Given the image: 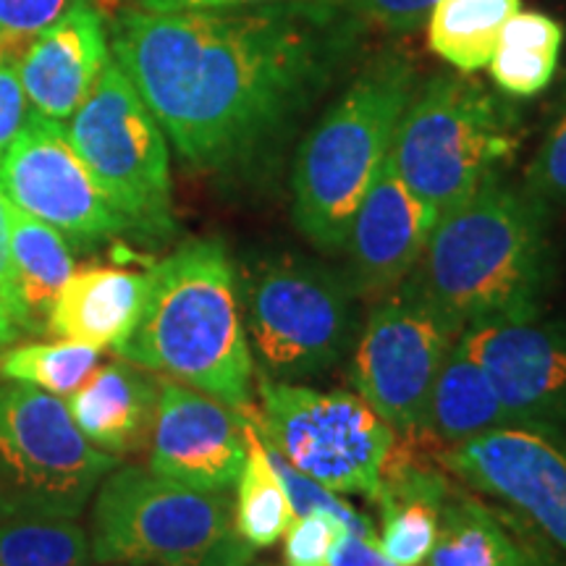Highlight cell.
<instances>
[{
    "label": "cell",
    "mask_w": 566,
    "mask_h": 566,
    "mask_svg": "<svg viewBox=\"0 0 566 566\" xmlns=\"http://www.w3.org/2000/svg\"><path fill=\"white\" fill-rule=\"evenodd\" d=\"M457 338L405 281L367 313L352 354L354 391L409 441H424L430 394Z\"/></svg>",
    "instance_id": "cell-11"
},
{
    "label": "cell",
    "mask_w": 566,
    "mask_h": 566,
    "mask_svg": "<svg viewBox=\"0 0 566 566\" xmlns=\"http://www.w3.org/2000/svg\"><path fill=\"white\" fill-rule=\"evenodd\" d=\"M111 55L103 11L82 0L59 21L24 42L19 74L32 111L66 124L87 101Z\"/></svg>",
    "instance_id": "cell-17"
},
{
    "label": "cell",
    "mask_w": 566,
    "mask_h": 566,
    "mask_svg": "<svg viewBox=\"0 0 566 566\" xmlns=\"http://www.w3.org/2000/svg\"><path fill=\"white\" fill-rule=\"evenodd\" d=\"M76 3L82 0H0V45H24ZM90 3L101 9V0H90Z\"/></svg>",
    "instance_id": "cell-30"
},
{
    "label": "cell",
    "mask_w": 566,
    "mask_h": 566,
    "mask_svg": "<svg viewBox=\"0 0 566 566\" xmlns=\"http://www.w3.org/2000/svg\"><path fill=\"white\" fill-rule=\"evenodd\" d=\"M328 566H401L380 551L378 543L363 541V537L342 533L334 541L328 554Z\"/></svg>",
    "instance_id": "cell-36"
},
{
    "label": "cell",
    "mask_w": 566,
    "mask_h": 566,
    "mask_svg": "<svg viewBox=\"0 0 566 566\" xmlns=\"http://www.w3.org/2000/svg\"><path fill=\"white\" fill-rule=\"evenodd\" d=\"M260 441H263V438H260ZM263 446L268 451V459H271L275 475H279V480H281L283 491H286V499H289V504H292L294 516L325 514V516H331V520H336L338 525L344 527V533L363 537V541L378 543V533H375L373 522L367 520L365 514H359L352 504L342 501V495H338L336 491H331V488H325L323 483H317V480L304 475V472H300L296 467L289 464L271 443L263 441Z\"/></svg>",
    "instance_id": "cell-28"
},
{
    "label": "cell",
    "mask_w": 566,
    "mask_h": 566,
    "mask_svg": "<svg viewBox=\"0 0 566 566\" xmlns=\"http://www.w3.org/2000/svg\"><path fill=\"white\" fill-rule=\"evenodd\" d=\"M0 302L9 310L11 321L19 331H34L30 313H27L24 300H21L19 275L11 258V223H9V197L0 189Z\"/></svg>",
    "instance_id": "cell-34"
},
{
    "label": "cell",
    "mask_w": 566,
    "mask_h": 566,
    "mask_svg": "<svg viewBox=\"0 0 566 566\" xmlns=\"http://www.w3.org/2000/svg\"><path fill=\"white\" fill-rule=\"evenodd\" d=\"M420 566H535L504 522L475 495L451 488L441 504L436 546Z\"/></svg>",
    "instance_id": "cell-21"
},
{
    "label": "cell",
    "mask_w": 566,
    "mask_h": 566,
    "mask_svg": "<svg viewBox=\"0 0 566 566\" xmlns=\"http://www.w3.org/2000/svg\"><path fill=\"white\" fill-rule=\"evenodd\" d=\"M103 566H122V564H103Z\"/></svg>",
    "instance_id": "cell-39"
},
{
    "label": "cell",
    "mask_w": 566,
    "mask_h": 566,
    "mask_svg": "<svg viewBox=\"0 0 566 566\" xmlns=\"http://www.w3.org/2000/svg\"><path fill=\"white\" fill-rule=\"evenodd\" d=\"M139 11L150 13H229L260 9L281 0H134Z\"/></svg>",
    "instance_id": "cell-35"
},
{
    "label": "cell",
    "mask_w": 566,
    "mask_h": 566,
    "mask_svg": "<svg viewBox=\"0 0 566 566\" xmlns=\"http://www.w3.org/2000/svg\"><path fill=\"white\" fill-rule=\"evenodd\" d=\"M0 189L11 205L51 223L80 247L134 233L74 153L66 124L38 111H30L21 132L0 155Z\"/></svg>",
    "instance_id": "cell-12"
},
{
    "label": "cell",
    "mask_w": 566,
    "mask_h": 566,
    "mask_svg": "<svg viewBox=\"0 0 566 566\" xmlns=\"http://www.w3.org/2000/svg\"><path fill=\"white\" fill-rule=\"evenodd\" d=\"M506 424H514L512 415L495 394L491 378L457 342L430 394L428 438H433L438 446H454Z\"/></svg>",
    "instance_id": "cell-20"
},
{
    "label": "cell",
    "mask_w": 566,
    "mask_h": 566,
    "mask_svg": "<svg viewBox=\"0 0 566 566\" xmlns=\"http://www.w3.org/2000/svg\"><path fill=\"white\" fill-rule=\"evenodd\" d=\"M247 449V420L239 409L179 380H160L147 470L200 491H231Z\"/></svg>",
    "instance_id": "cell-15"
},
{
    "label": "cell",
    "mask_w": 566,
    "mask_h": 566,
    "mask_svg": "<svg viewBox=\"0 0 566 566\" xmlns=\"http://www.w3.org/2000/svg\"><path fill=\"white\" fill-rule=\"evenodd\" d=\"M516 142L520 118L512 105L472 74L457 71L417 84L396 129L391 163L441 218L501 171Z\"/></svg>",
    "instance_id": "cell-6"
},
{
    "label": "cell",
    "mask_w": 566,
    "mask_h": 566,
    "mask_svg": "<svg viewBox=\"0 0 566 566\" xmlns=\"http://www.w3.org/2000/svg\"><path fill=\"white\" fill-rule=\"evenodd\" d=\"M522 0H438L428 17V42L459 74L488 69L506 21Z\"/></svg>",
    "instance_id": "cell-23"
},
{
    "label": "cell",
    "mask_w": 566,
    "mask_h": 566,
    "mask_svg": "<svg viewBox=\"0 0 566 566\" xmlns=\"http://www.w3.org/2000/svg\"><path fill=\"white\" fill-rule=\"evenodd\" d=\"M32 105L19 74V51L0 45V155L21 132Z\"/></svg>",
    "instance_id": "cell-33"
},
{
    "label": "cell",
    "mask_w": 566,
    "mask_h": 566,
    "mask_svg": "<svg viewBox=\"0 0 566 566\" xmlns=\"http://www.w3.org/2000/svg\"><path fill=\"white\" fill-rule=\"evenodd\" d=\"M548 223V208L495 171L438 218L407 283L457 334L541 313L554 279Z\"/></svg>",
    "instance_id": "cell-2"
},
{
    "label": "cell",
    "mask_w": 566,
    "mask_h": 566,
    "mask_svg": "<svg viewBox=\"0 0 566 566\" xmlns=\"http://www.w3.org/2000/svg\"><path fill=\"white\" fill-rule=\"evenodd\" d=\"M417 84V66L405 53L375 55L304 134L292 171V218L315 250H344Z\"/></svg>",
    "instance_id": "cell-4"
},
{
    "label": "cell",
    "mask_w": 566,
    "mask_h": 566,
    "mask_svg": "<svg viewBox=\"0 0 566 566\" xmlns=\"http://www.w3.org/2000/svg\"><path fill=\"white\" fill-rule=\"evenodd\" d=\"M436 462L451 478L501 499L566 551V449L522 424H506L454 446Z\"/></svg>",
    "instance_id": "cell-14"
},
{
    "label": "cell",
    "mask_w": 566,
    "mask_h": 566,
    "mask_svg": "<svg viewBox=\"0 0 566 566\" xmlns=\"http://www.w3.org/2000/svg\"><path fill=\"white\" fill-rule=\"evenodd\" d=\"M436 223V212L401 181L388 155L346 233L344 275L354 296L378 302L396 292L422 260Z\"/></svg>",
    "instance_id": "cell-16"
},
{
    "label": "cell",
    "mask_w": 566,
    "mask_h": 566,
    "mask_svg": "<svg viewBox=\"0 0 566 566\" xmlns=\"http://www.w3.org/2000/svg\"><path fill=\"white\" fill-rule=\"evenodd\" d=\"M150 273L92 265L63 281L48 313V331L61 342L116 352L145 307Z\"/></svg>",
    "instance_id": "cell-18"
},
{
    "label": "cell",
    "mask_w": 566,
    "mask_h": 566,
    "mask_svg": "<svg viewBox=\"0 0 566 566\" xmlns=\"http://www.w3.org/2000/svg\"><path fill=\"white\" fill-rule=\"evenodd\" d=\"M363 30L331 0L229 13L132 9L111 24V55L187 166L237 176L279 158Z\"/></svg>",
    "instance_id": "cell-1"
},
{
    "label": "cell",
    "mask_w": 566,
    "mask_h": 566,
    "mask_svg": "<svg viewBox=\"0 0 566 566\" xmlns=\"http://www.w3.org/2000/svg\"><path fill=\"white\" fill-rule=\"evenodd\" d=\"M344 527L325 514L294 516L283 535V566H328L331 546Z\"/></svg>",
    "instance_id": "cell-31"
},
{
    "label": "cell",
    "mask_w": 566,
    "mask_h": 566,
    "mask_svg": "<svg viewBox=\"0 0 566 566\" xmlns=\"http://www.w3.org/2000/svg\"><path fill=\"white\" fill-rule=\"evenodd\" d=\"M19 334H21L19 325L11 321L9 310H6L3 302H0V352H3L6 346H11L13 342H17Z\"/></svg>",
    "instance_id": "cell-37"
},
{
    "label": "cell",
    "mask_w": 566,
    "mask_h": 566,
    "mask_svg": "<svg viewBox=\"0 0 566 566\" xmlns=\"http://www.w3.org/2000/svg\"><path fill=\"white\" fill-rule=\"evenodd\" d=\"M97 365H101V352L84 344H21L0 354V378L42 388L66 399Z\"/></svg>",
    "instance_id": "cell-27"
},
{
    "label": "cell",
    "mask_w": 566,
    "mask_h": 566,
    "mask_svg": "<svg viewBox=\"0 0 566 566\" xmlns=\"http://www.w3.org/2000/svg\"><path fill=\"white\" fill-rule=\"evenodd\" d=\"M90 537L69 516H11L0 522V566H90Z\"/></svg>",
    "instance_id": "cell-26"
},
{
    "label": "cell",
    "mask_w": 566,
    "mask_h": 566,
    "mask_svg": "<svg viewBox=\"0 0 566 566\" xmlns=\"http://www.w3.org/2000/svg\"><path fill=\"white\" fill-rule=\"evenodd\" d=\"M92 562L122 566H250L231 491H200L142 467H116L95 491Z\"/></svg>",
    "instance_id": "cell-5"
},
{
    "label": "cell",
    "mask_w": 566,
    "mask_h": 566,
    "mask_svg": "<svg viewBox=\"0 0 566 566\" xmlns=\"http://www.w3.org/2000/svg\"><path fill=\"white\" fill-rule=\"evenodd\" d=\"M66 137L134 233L163 239L176 229L168 139L113 59L66 122Z\"/></svg>",
    "instance_id": "cell-8"
},
{
    "label": "cell",
    "mask_w": 566,
    "mask_h": 566,
    "mask_svg": "<svg viewBox=\"0 0 566 566\" xmlns=\"http://www.w3.org/2000/svg\"><path fill=\"white\" fill-rule=\"evenodd\" d=\"M118 457L92 446L66 401L27 384H0V493L13 516L76 520Z\"/></svg>",
    "instance_id": "cell-10"
},
{
    "label": "cell",
    "mask_w": 566,
    "mask_h": 566,
    "mask_svg": "<svg viewBox=\"0 0 566 566\" xmlns=\"http://www.w3.org/2000/svg\"><path fill=\"white\" fill-rule=\"evenodd\" d=\"M522 187L543 208L566 210V90L554 105Z\"/></svg>",
    "instance_id": "cell-29"
},
{
    "label": "cell",
    "mask_w": 566,
    "mask_h": 566,
    "mask_svg": "<svg viewBox=\"0 0 566 566\" xmlns=\"http://www.w3.org/2000/svg\"><path fill=\"white\" fill-rule=\"evenodd\" d=\"M564 30L554 17L541 11H516L491 55V76L509 97H535L554 82Z\"/></svg>",
    "instance_id": "cell-22"
},
{
    "label": "cell",
    "mask_w": 566,
    "mask_h": 566,
    "mask_svg": "<svg viewBox=\"0 0 566 566\" xmlns=\"http://www.w3.org/2000/svg\"><path fill=\"white\" fill-rule=\"evenodd\" d=\"M488 373L514 424L566 449V323L541 313L464 328L457 338Z\"/></svg>",
    "instance_id": "cell-13"
},
{
    "label": "cell",
    "mask_w": 566,
    "mask_h": 566,
    "mask_svg": "<svg viewBox=\"0 0 566 566\" xmlns=\"http://www.w3.org/2000/svg\"><path fill=\"white\" fill-rule=\"evenodd\" d=\"M247 446L250 449H247L244 470L237 483L233 520H237L239 535L254 551L271 548L286 535L289 525L294 522V512L271 459H268L265 446L250 420H247Z\"/></svg>",
    "instance_id": "cell-25"
},
{
    "label": "cell",
    "mask_w": 566,
    "mask_h": 566,
    "mask_svg": "<svg viewBox=\"0 0 566 566\" xmlns=\"http://www.w3.org/2000/svg\"><path fill=\"white\" fill-rule=\"evenodd\" d=\"M242 321L258 373L281 384L321 378L354 338V296L334 268L302 254H268L237 275Z\"/></svg>",
    "instance_id": "cell-7"
},
{
    "label": "cell",
    "mask_w": 566,
    "mask_h": 566,
    "mask_svg": "<svg viewBox=\"0 0 566 566\" xmlns=\"http://www.w3.org/2000/svg\"><path fill=\"white\" fill-rule=\"evenodd\" d=\"M147 273L145 307L118 357L239 412L252 409L254 357L226 244L189 239Z\"/></svg>",
    "instance_id": "cell-3"
},
{
    "label": "cell",
    "mask_w": 566,
    "mask_h": 566,
    "mask_svg": "<svg viewBox=\"0 0 566 566\" xmlns=\"http://www.w3.org/2000/svg\"><path fill=\"white\" fill-rule=\"evenodd\" d=\"M260 566H273V564H260Z\"/></svg>",
    "instance_id": "cell-40"
},
{
    "label": "cell",
    "mask_w": 566,
    "mask_h": 566,
    "mask_svg": "<svg viewBox=\"0 0 566 566\" xmlns=\"http://www.w3.org/2000/svg\"><path fill=\"white\" fill-rule=\"evenodd\" d=\"M158 388L160 380L150 370L118 357L97 365L63 401L92 446L124 457L150 443Z\"/></svg>",
    "instance_id": "cell-19"
},
{
    "label": "cell",
    "mask_w": 566,
    "mask_h": 566,
    "mask_svg": "<svg viewBox=\"0 0 566 566\" xmlns=\"http://www.w3.org/2000/svg\"><path fill=\"white\" fill-rule=\"evenodd\" d=\"M260 409H244L260 438L336 493L375 499L396 430L359 396L281 384L258 373Z\"/></svg>",
    "instance_id": "cell-9"
},
{
    "label": "cell",
    "mask_w": 566,
    "mask_h": 566,
    "mask_svg": "<svg viewBox=\"0 0 566 566\" xmlns=\"http://www.w3.org/2000/svg\"><path fill=\"white\" fill-rule=\"evenodd\" d=\"M359 27H380L388 32H412L424 24L438 0H331Z\"/></svg>",
    "instance_id": "cell-32"
},
{
    "label": "cell",
    "mask_w": 566,
    "mask_h": 566,
    "mask_svg": "<svg viewBox=\"0 0 566 566\" xmlns=\"http://www.w3.org/2000/svg\"><path fill=\"white\" fill-rule=\"evenodd\" d=\"M11 223V258L19 275L21 300L30 313L34 334L42 331V317L48 323L51 304L74 268L69 239L51 223L40 221L30 212L9 202Z\"/></svg>",
    "instance_id": "cell-24"
},
{
    "label": "cell",
    "mask_w": 566,
    "mask_h": 566,
    "mask_svg": "<svg viewBox=\"0 0 566 566\" xmlns=\"http://www.w3.org/2000/svg\"><path fill=\"white\" fill-rule=\"evenodd\" d=\"M11 509H9V504H6V499H3V493H0V522L3 520H11Z\"/></svg>",
    "instance_id": "cell-38"
}]
</instances>
